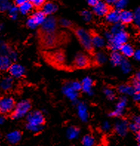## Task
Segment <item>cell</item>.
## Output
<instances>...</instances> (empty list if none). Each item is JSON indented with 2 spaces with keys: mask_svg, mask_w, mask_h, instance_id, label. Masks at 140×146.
<instances>
[{
  "mask_svg": "<svg viewBox=\"0 0 140 146\" xmlns=\"http://www.w3.org/2000/svg\"><path fill=\"white\" fill-rule=\"evenodd\" d=\"M4 122H5V118L2 116H0V125L3 124Z\"/></svg>",
  "mask_w": 140,
  "mask_h": 146,
  "instance_id": "58",
  "label": "cell"
},
{
  "mask_svg": "<svg viewBox=\"0 0 140 146\" xmlns=\"http://www.w3.org/2000/svg\"><path fill=\"white\" fill-rule=\"evenodd\" d=\"M11 50V48H10L9 45L7 43L3 42V41L0 42V54L7 55Z\"/></svg>",
  "mask_w": 140,
  "mask_h": 146,
  "instance_id": "34",
  "label": "cell"
},
{
  "mask_svg": "<svg viewBox=\"0 0 140 146\" xmlns=\"http://www.w3.org/2000/svg\"><path fill=\"white\" fill-rule=\"evenodd\" d=\"M11 65V60L7 55L0 54V70H8Z\"/></svg>",
  "mask_w": 140,
  "mask_h": 146,
  "instance_id": "23",
  "label": "cell"
},
{
  "mask_svg": "<svg viewBox=\"0 0 140 146\" xmlns=\"http://www.w3.org/2000/svg\"><path fill=\"white\" fill-rule=\"evenodd\" d=\"M123 56L120 54L118 50H114L113 51L110 56V62L113 66H118L122 62L123 59Z\"/></svg>",
  "mask_w": 140,
  "mask_h": 146,
  "instance_id": "22",
  "label": "cell"
},
{
  "mask_svg": "<svg viewBox=\"0 0 140 146\" xmlns=\"http://www.w3.org/2000/svg\"><path fill=\"white\" fill-rule=\"evenodd\" d=\"M4 28V25L2 24H0V31H2Z\"/></svg>",
  "mask_w": 140,
  "mask_h": 146,
  "instance_id": "59",
  "label": "cell"
},
{
  "mask_svg": "<svg viewBox=\"0 0 140 146\" xmlns=\"http://www.w3.org/2000/svg\"><path fill=\"white\" fill-rule=\"evenodd\" d=\"M94 58H95V61L98 64H104L107 61V56L102 51L96 52L94 55Z\"/></svg>",
  "mask_w": 140,
  "mask_h": 146,
  "instance_id": "29",
  "label": "cell"
},
{
  "mask_svg": "<svg viewBox=\"0 0 140 146\" xmlns=\"http://www.w3.org/2000/svg\"><path fill=\"white\" fill-rule=\"evenodd\" d=\"M127 39H128V34L125 31H122L118 33H112L111 38L107 42L109 48L113 51H114V50H119L120 47L127 42Z\"/></svg>",
  "mask_w": 140,
  "mask_h": 146,
  "instance_id": "2",
  "label": "cell"
},
{
  "mask_svg": "<svg viewBox=\"0 0 140 146\" xmlns=\"http://www.w3.org/2000/svg\"><path fill=\"white\" fill-rule=\"evenodd\" d=\"M122 31H125V26H124V24H122V22H120L113 24V25L111 27V29H110V32L111 33H118V32Z\"/></svg>",
  "mask_w": 140,
  "mask_h": 146,
  "instance_id": "32",
  "label": "cell"
},
{
  "mask_svg": "<svg viewBox=\"0 0 140 146\" xmlns=\"http://www.w3.org/2000/svg\"><path fill=\"white\" fill-rule=\"evenodd\" d=\"M6 138H7L8 143L12 145H14L18 143L21 140L22 134H21V132L19 131H11L7 133Z\"/></svg>",
  "mask_w": 140,
  "mask_h": 146,
  "instance_id": "17",
  "label": "cell"
},
{
  "mask_svg": "<svg viewBox=\"0 0 140 146\" xmlns=\"http://www.w3.org/2000/svg\"><path fill=\"white\" fill-rule=\"evenodd\" d=\"M138 146H140V143H139V145H138Z\"/></svg>",
  "mask_w": 140,
  "mask_h": 146,
  "instance_id": "60",
  "label": "cell"
},
{
  "mask_svg": "<svg viewBox=\"0 0 140 146\" xmlns=\"http://www.w3.org/2000/svg\"><path fill=\"white\" fill-rule=\"evenodd\" d=\"M127 98L125 97V96H122L121 98L119 99L117 104H116V108H118V109L124 111V110H125V108L126 106H127Z\"/></svg>",
  "mask_w": 140,
  "mask_h": 146,
  "instance_id": "35",
  "label": "cell"
},
{
  "mask_svg": "<svg viewBox=\"0 0 140 146\" xmlns=\"http://www.w3.org/2000/svg\"><path fill=\"white\" fill-rule=\"evenodd\" d=\"M7 56H8V57L10 58L11 61H16L17 58H18V55H17V52L12 50L9 52V54H7Z\"/></svg>",
  "mask_w": 140,
  "mask_h": 146,
  "instance_id": "47",
  "label": "cell"
},
{
  "mask_svg": "<svg viewBox=\"0 0 140 146\" xmlns=\"http://www.w3.org/2000/svg\"><path fill=\"white\" fill-rule=\"evenodd\" d=\"M133 22L135 23L136 26L140 30V7L136 8L133 12Z\"/></svg>",
  "mask_w": 140,
  "mask_h": 146,
  "instance_id": "33",
  "label": "cell"
},
{
  "mask_svg": "<svg viewBox=\"0 0 140 146\" xmlns=\"http://www.w3.org/2000/svg\"><path fill=\"white\" fill-rule=\"evenodd\" d=\"M62 93L64 94L67 98L70 100L72 102H76L78 99V91H75L74 89L72 88L70 85L68 83L65 84L62 88Z\"/></svg>",
  "mask_w": 140,
  "mask_h": 146,
  "instance_id": "10",
  "label": "cell"
},
{
  "mask_svg": "<svg viewBox=\"0 0 140 146\" xmlns=\"http://www.w3.org/2000/svg\"><path fill=\"white\" fill-rule=\"evenodd\" d=\"M133 122L140 126V116H134L133 117Z\"/></svg>",
  "mask_w": 140,
  "mask_h": 146,
  "instance_id": "52",
  "label": "cell"
},
{
  "mask_svg": "<svg viewBox=\"0 0 140 146\" xmlns=\"http://www.w3.org/2000/svg\"><path fill=\"white\" fill-rule=\"evenodd\" d=\"M27 129L33 133H38L42 130V125L44 122V115L41 111H31L27 115Z\"/></svg>",
  "mask_w": 140,
  "mask_h": 146,
  "instance_id": "1",
  "label": "cell"
},
{
  "mask_svg": "<svg viewBox=\"0 0 140 146\" xmlns=\"http://www.w3.org/2000/svg\"><path fill=\"white\" fill-rule=\"evenodd\" d=\"M102 130L103 131L105 132H108L110 130H111V124H110V122H107V121H105V122H104L102 124Z\"/></svg>",
  "mask_w": 140,
  "mask_h": 146,
  "instance_id": "46",
  "label": "cell"
},
{
  "mask_svg": "<svg viewBox=\"0 0 140 146\" xmlns=\"http://www.w3.org/2000/svg\"><path fill=\"white\" fill-rule=\"evenodd\" d=\"M105 19L110 24H115L120 22V11L117 9L111 10L105 16Z\"/></svg>",
  "mask_w": 140,
  "mask_h": 146,
  "instance_id": "12",
  "label": "cell"
},
{
  "mask_svg": "<svg viewBox=\"0 0 140 146\" xmlns=\"http://www.w3.org/2000/svg\"><path fill=\"white\" fill-rule=\"evenodd\" d=\"M71 146H74V145H71Z\"/></svg>",
  "mask_w": 140,
  "mask_h": 146,
  "instance_id": "62",
  "label": "cell"
},
{
  "mask_svg": "<svg viewBox=\"0 0 140 146\" xmlns=\"http://www.w3.org/2000/svg\"><path fill=\"white\" fill-rule=\"evenodd\" d=\"M28 0H14V2L16 4V5L17 6H19L21 5L22 4L25 3V2H27Z\"/></svg>",
  "mask_w": 140,
  "mask_h": 146,
  "instance_id": "55",
  "label": "cell"
},
{
  "mask_svg": "<svg viewBox=\"0 0 140 146\" xmlns=\"http://www.w3.org/2000/svg\"><path fill=\"white\" fill-rule=\"evenodd\" d=\"M42 31L44 33H54L56 29L57 22L56 19L52 16H48L45 18L43 23L41 25Z\"/></svg>",
  "mask_w": 140,
  "mask_h": 146,
  "instance_id": "6",
  "label": "cell"
},
{
  "mask_svg": "<svg viewBox=\"0 0 140 146\" xmlns=\"http://www.w3.org/2000/svg\"><path fill=\"white\" fill-rule=\"evenodd\" d=\"M104 94L109 100H113L115 99V96H116L114 91L110 88H106L104 89Z\"/></svg>",
  "mask_w": 140,
  "mask_h": 146,
  "instance_id": "38",
  "label": "cell"
},
{
  "mask_svg": "<svg viewBox=\"0 0 140 146\" xmlns=\"http://www.w3.org/2000/svg\"><path fill=\"white\" fill-rule=\"evenodd\" d=\"M133 89H134L135 93L140 91V82L134 80V81H133Z\"/></svg>",
  "mask_w": 140,
  "mask_h": 146,
  "instance_id": "49",
  "label": "cell"
},
{
  "mask_svg": "<svg viewBox=\"0 0 140 146\" xmlns=\"http://www.w3.org/2000/svg\"><path fill=\"white\" fill-rule=\"evenodd\" d=\"M33 4L31 2H30V1H27L25 3L22 4L21 5L19 6V12L22 14H28L29 12L31 11L32 8H33Z\"/></svg>",
  "mask_w": 140,
  "mask_h": 146,
  "instance_id": "26",
  "label": "cell"
},
{
  "mask_svg": "<svg viewBox=\"0 0 140 146\" xmlns=\"http://www.w3.org/2000/svg\"><path fill=\"white\" fill-rule=\"evenodd\" d=\"M119 66L121 68V70H122V71L124 74H129L131 71V70H132L131 64L130 63L129 61H127V59H122V62L120 63Z\"/></svg>",
  "mask_w": 140,
  "mask_h": 146,
  "instance_id": "28",
  "label": "cell"
},
{
  "mask_svg": "<svg viewBox=\"0 0 140 146\" xmlns=\"http://www.w3.org/2000/svg\"><path fill=\"white\" fill-rule=\"evenodd\" d=\"M10 6L9 0H0V11H7Z\"/></svg>",
  "mask_w": 140,
  "mask_h": 146,
  "instance_id": "39",
  "label": "cell"
},
{
  "mask_svg": "<svg viewBox=\"0 0 140 146\" xmlns=\"http://www.w3.org/2000/svg\"><path fill=\"white\" fill-rule=\"evenodd\" d=\"M117 0H105V2L107 5H114Z\"/></svg>",
  "mask_w": 140,
  "mask_h": 146,
  "instance_id": "54",
  "label": "cell"
},
{
  "mask_svg": "<svg viewBox=\"0 0 140 146\" xmlns=\"http://www.w3.org/2000/svg\"><path fill=\"white\" fill-rule=\"evenodd\" d=\"M68 84L70 85V86L72 88L74 89L75 91H78V92L82 90V84L81 82H79L78 81L70 82H68Z\"/></svg>",
  "mask_w": 140,
  "mask_h": 146,
  "instance_id": "40",
  "label": "cell"
},
{
  "mask_svg": "<svg viewBox=\"0 0 140 146\" xmlns=\"http://www.w3.org/2000/svg\"><path fill=\"white\" fill-rule=\"evenodd\" d=\"M119 50L120 54L125 57H131L133 55V53H134V49H133V46L127 42L123 44L120 47Z\"/></svg>",
  "mask_w": 140,
  "mask_h": 146,
  "instance_id": "20",
  "label": "cell"
},
{
  "mask_svg": "<svg viewBox=\"0 0 140 146\" xmlns=\"http://www.w3.org/2000/svg\"><path fill=\"white\" fill-rule=\"evenodd\" d=\"M133 99L137 102H140V91L135 93L134 94H133Z\"/></svg>",
  "mask_w": 140,
  "mask_h": 146,
  "instance_id": "53",
  "label": "cell"
},
{
  "mask_svg": "<svg viewBox=\"0 0 140 146\" xmlns=\"http://www.w3.org/2000/svg\"><path fill=\"white\" fill-rule=\"evenodd\" d=\"M7 11H8L9 17L13 20H16L18 17V13L19 12V7H17V5H11Z\"/></svg>",
  "mask_w": 140,
  "mask_h": 146,
  "instance_id": "30",
  "label": "cell"
},
{
  "mask_svg": "<svg viewBox=\"0 0 140 146\" xmlns=\"http://www.w3.org/2000/svg\"><path fill=\"white\" fill-rule=\"evenodd\" d=\"M54 59L57 62L62 63L65 61V56L63 55L62 53H56V54H54Z\"/></svg>",
  "mask_w": 140,
  "mask_h": 146,
  "instance_id": "45",
  "label": "cell"
},
{
  "mask_svg": "<svg viewBox=\"0 0 140 146\" xmlns=\"http://www.w3.org/2000/svg\"><path fill=\"white\" fill-rule=\"evenodd\" d=\"M31 18L35 22L37 26H39L42 24L45 18H46V15L44 14L42 11H38L33 13V15L31 16Z\"/></svg>",
  "mask_w": 140,
  "mask_h": 146,
  "instance_id": "24",
  "label": "cell"
},
{
  "mask_svg": "<svg viewBox=\"0 0 140 146\" xmlns=\"http://www.w3.org/2000/svg\"><path fill=\"white\" fill-rule=\"evenodd\" d=\"M108 6L105 2L100 1L95 5L93 6V12L98 17H104L110 11Z\"/></svg>",
  "mask_w": 140,
  "mask_h": 146,
  "instance_id": "8",
  "label": "cell"
},
{
  "mask_svg": "<svg viewBox=\"0 0 140 146\" xmlns=\"http://www.w3.org/2000/svg\"><path fill=\"white\" fill-rule=\"evenodd\" d=\"M45 2H46V0H31V2L33 4V5L36 6V7L42 6V5Z\"/></svg>",
  "mask_w": 140,
  "mask_h": 146,
  "instance_id": "48",
  "label": "cell"
},
{
  "mask_svg": "<svg viewBox=\"0 0 140 146\" xmlns=\"http://www.w3.org/2000/svg\"><path fill=\"white\" fill-rule=\"evenodd\" d=\"M133 21V12L127 10L120 11V22L122 24H130Z\"/></svg>",
  "mask_w": 140,
  "mask_h": 146,
  "instance_id": "15",
  "label": "cell"
},
{
  "mask_svg": "<svg viewBox=\"0 0 140 146\" xmlns=\"http://www.w3.org/2000/svg\"><path fill=\"white\" fill-rule=\"evenodd\" d=\"M26 24H27V26H28L30 29H36V28L38 27V26H37V25L35 23V22L33 21V19L31 18V17L28 19V20H27Z\"/></svg>",
  "mask_w": 140,
  "mask_h": 146,
  "instance_id": "43",
  "label": "cell"
},
{
  "mask_svg": "<svg viewBox=\"0 0 140 146\" xmlns=\"http://www.w3.org/2000/svg\"><path fill=\"white\" fill-rule=\"evenodd\" d=\"M82 143L84 146H93L95 143V139L91 135L87 134L82 137Z\"/></svg>",
  "mask_w": 140,
  "mask_h": 146,
  "instance_id": "31",
  "label": "cell"
},
{
  "mask_svg": "<svg viewBox=\"0 0 140 146\" xmlns=\"http://www.w3.org/2000/svg\"><path fill=\"white\" fill-rule=\"evenodd\" d=\"M116 133L119 136H125L128 131V122L125 119H119L116 122L114 125Z\"/></svg>",
  "mask_w": 140,
  "mask_h": 146,
  "instance_id": "9",
  "label": "cell"
},
{
  "mask_svg": "<svg viewBox=\"0 0 140 146\" xmlns=\"http://www.w3.org/2000/svg\"><path fill=\"white\" fill-rule=\"evenodd\" d=\"M89 59L87 56L83 54H78L74 59V65L76 68H85L88 65Z\"/></svg>",
  "mask_w": 140,
  "mask_h": 146,
  "instance_id": "14",
  "label": "cell"
},
{
  "mask_svg": "<svg viewBox=\"0 0 140 146\" xmlns=\"http://www.w3.org/2000/svg\"><path fill=\"white\" fill-rule=\"evenodd\" d=\"M76 109H77V114L79 118L82 122H87L88 119L89 115L86 104L82 102H79L76 106Z\"/></svg>",
  "mask_w": 140,
  "mask_h": 146,
  "instance_id": "11",
  "label": "cell"
},
{
  "mask_svg": "<svg viewBox=\"0 0 140 146\" xmlns=\"http://www.w3.org/2000/svg\"><path fill=\"white\" fill-rule=\"evenodd\" d=\"M133 56L135 58L136 60L140 62V49H137V50H134Z\"/></svg>",
  "mask_w": 140,
  "mask_h": 146,
  "instance_id": "50",
  "label": "cell"
},
{
  "mask_svg": "<svg viewBox=\"0 0 140 146\" xmlns=\"http://www.w3.org/2000/svg\"><path fill=\"white\" fill-rule=\"evenodd\" d=\"M56 43V36L54 33H44L43 37V44L46 47H53Z\"/></svg>",
  "mask_w": 140,
  "mask_h": 146,
  "instance_id": "18",
  "label": "cell"
},
{
  "mask_svg": "<svg viewBox=\"0 0 140 146\" xmlns=\"http://www.w3.org/2000/svg\"><path fill=\"white\" fill-rule=\"evenodd\" d=\"M135 80H137V81L140 82V70H139L138 72L136 74V76H135Z\"/></svg>",
  "mask_w": 140,
  "mask_h": 146,
  "instance_id": "56",
  "label": "cell"
},
{
  "mask_svg": "<svg viewBox=\"0 0 140 146\" xmlns=\"http://www.w3.org/2000/svg\"><path fill=\"white\" fill-rule=\"evenodd\" d=\"M128 2H129V0H117L114 6L116 9L119 11H122L127 5Z\"/></svg>",
  "mask_w": 140,
  "mask_h": 146,
  "instance_id": "36",
  "label": "cell"
},
{
  "mask_svg": "<svg viewBox=\"0 0 140 146\" xmlns=\"http://www.w3.org/2000/svg\"><path fill=\"white\" fill-rule=\"evenodd\" d=\"M8 72H9L11 76H12L13 78H20L24 76L25 73V69L20 64L13 63L9 67Z\"/></svg>",
  "mask_w": 140,
  "mask_h": 146,
  "instance_id": "7",
  "label": "cell"
},
{
  "mask_svg": "<svg viewBox=\"0 0 140 146\" xmlns=\"http://www.w3.org/2000/svg\"><path fill=\"white\" fill-rule=\"evenodd\" d=\"M81 16L82 17V19L85 22H89L92 20L93 19V14L90 11H88V10H85V11H82Z\"/></svg>",
  "mask_w": 140,
  "mask_h": 146,
  "instance_id": "37",
  "label": "cell"
},
{
  "mask_svg": "<svg viewBox=\"0 0 140 146\" xmlns=\"http://www.w3.org/2000/svg\"><path fill=\"white\" fill-rule=\"evenodd\" d=\"M128 130L131 131L132 132H134V133H137L139 131H140V126L133 122L128 124Z\"/></svg>",
  "mask_w": 140,
  "mask_h": 146,
  "instance_id": "42",
  "label": "cell"
},
{
  "mask_svg": "<svg viewBox=\"0 0 140 146\" xmlns=\"http://www.w3.org/2000/svg\"><path fill=\"white\" fill-rule=\"evenodd\" d=\"M123 113H124V111L118 109V108H116L114 111H111V113H109V116L112 117H119L123 115Z\"/></svg>",
  "mask_w": 140,
  "mask_h": 146,
  "instance_id": "41",
  "label": "cell"
},
{
  "mask_svg": "<svg viewBox=\"0 0 140 146\" xmlns=\"http://www.w3.org/2000/svg\"><path fill=\"white\" fill-rule=\"evenodd\" d=\"M31 108V105L28 100H24L19 102L15 106L13 113H12V118L17 119L25 117L26 115H28V113H29Z\"/></svg>",
  "mask_w": 140,
  "mask_h": 146,
  "instance_id": "4",
  "label": "cell"
},
{
  "mask_svg": "<svg viewBox=\"0 0 140 146\" xmlns=\"http://www.w3.org/2000/svg\"><path fill=\"white\" fill-rule=\"evenodd\" d=\"M67 137L69 139H76L79 135V129L76 127L74 126H71L69 127L67 130Z\"/></svg>",
  "mask_w": 140,
  "mask_h": 146,
  "instance_id": "27",
  "label": "cell"
},
{
  "mask_svg": "<svg viewBox=\"0 0 140 146\" xmlns=\"http://www.w3.org/2000/svg\"><path fill=\"white\" fill-rule=\"evenodd\" d=\"M0 146H2V145H0Z\"/></svg>",
  "mask_w": 140,
  "mask_h": 146,
  "instance_id": "63",
  "label": "cell"
},
{
  "mask_svg": "<svg viewBox=\"0 0 140 146\" xmlns=\"http://www.w3.org/2000/svg\"><path fill=\"white\" fill-rule=\"evenodd\" d=\"M13 86V79L12 76H6L0 81V88L3 91H9Z\"/></svg>",
  "mask_w": 140,
  "mask_h": 146,
  "instance_id": "19",
  "label": "cell"
},
{
  "mask_svg": "<svg viewBox=\"0 0 140 146\" xmlns=\"http://www.w3.org/2000/svg\"><path fill=\"white\" fill-rule=\"evenodd\" d=\"M106 44V40L105 38L98 34L92 35V45L93 48H102Z\"/></svg>",
  "mask_w": 140,
  "mask_h": 146,
  "instance_id": "21",
  "label": "cell"
},
{
  "mask_svg": "<svg viewBox=\"0 0 140 146\" xmlns=\"http://www.w3.org/2000/svg\"><path fill=\"white\" fill-rule=\"evenodd\" d=\"M82 84V90L83 92L86 93L88 95L94 94V91H93V85H94V82L90 77H85L82 80L81 82Z\"/></svg>",
  "mask_w": 140,
  "mask_h": 146,
  "instance_id": "13",
  "label": "cell"
},
{
  "mask_svg": "<svg viewBox=\"0 0 140 146\" xmlns=\"http://www.w3.org/2000/svg\"><path fill=\"white\" fill-rule=\"evenodd\" d=\"M59 24L63 28H69L71 26V22L67 19H61L59 20Z\"/></svg>",
  "mask_w": 140,
  "mask_h": 146,
  "instance_id": "44",
  "label": "cell"
},
{
  "mask_svg": "<svg viewBox=\"0 0 140 146\" xmlns=\"http://www.w3.org/2000/svg\"><path fill=\"white\" fill-rule=\"evenodd\" d=\"M118 91L124 95H133L135 94V91L133 89V85H122L118 88Z\"/></svg>",
  "mask_w": 140,
  "mask_h": 146,
  "instance_id": "25",
  "label": "cell"
},
{
  "mask_svg": "<svg viewBox=\"0 0 140 146\" xmlns=\"http://www.w3.org/2000/svg\"><path fill=\"white\" fill-rule=\"evenodd\" d=\"M137 139L139 143H140V131H139L137 133Z\"/></svg>",
  "mask_w": 140,
  "mask_h": 146,
  "instance_id": "57",
  "label": "cell"
},
{
  "mask_svg": "<svg viewBox=\"0 0 140 146\" xmlns=\"http://www.w3.org/2000/svg\"><path fill=\"white\" fill-rule=\"evenodd\" d=\"M15 101L11 96H3L0 98V113H7L14 109Z\"/></svg>",
  "mask_w": 140,
  "mask_h": 146,
  "instance_id": "5",
  "label": "cell"
},
{
  "mask_svg": "<svg viewBox=\"0 0 140 146\" xmlns=\"http://www.w3.org/2000/svg\"><path fill=\"white\" fill-rule=\"evenodd\" d=\"M58 7L56 4L52 2H45L42 5V11L45 15L48 16H51L53 13H54L56 11H57Z\"/></svg>",
  "mask_w": 140,
  "mask_h": 146,
  "instance_id": "16",
  "label": "cell"
},
{
  "mask_svg": "<svg viewBox=\"0 0 140 146\" xmlns=\"http://www.w3.org/2000/svg\"><path fill=\"white\" fill-rule=\"evenodd\" d=\"M87 3L90 6H94L96 4H97L98 2H100L101 0H86Z\"/></svg>",
  "mask_w": 140,
  "mask_h": 146,
  "instance_id": "51",
  "label": "cell"
},
{
  "mask_svg": "<svg viewBox=\"0 0 140 146\" xmlns=\"http://www.w3.org/2000/svg\"><path fill=\"white\" fill-rule=\"evenodd\" d=\"M28 1H30V2H31V0H28Z\"/></svg>",
  "mask_w": 140,
  "mask_h": 146,
  "instance_id": "61",
  "label": "cell"
},
{
  "mask_svg": "<svg viewBox=\"0 0 140 146\" xmlns=\"http://www.w3.org/2000/svg\"><path fill=\"white\" fill-rule=\"evenodd\" d=\"M75 33L82 46L88 51H91L93 49L92 35L88 31L81 28H76Z\"/></svg>",
  "mask_w": 140,
  "mask_h": 146,
  "instance_id": "3",
  "label": "cell"
}]
</instances>
